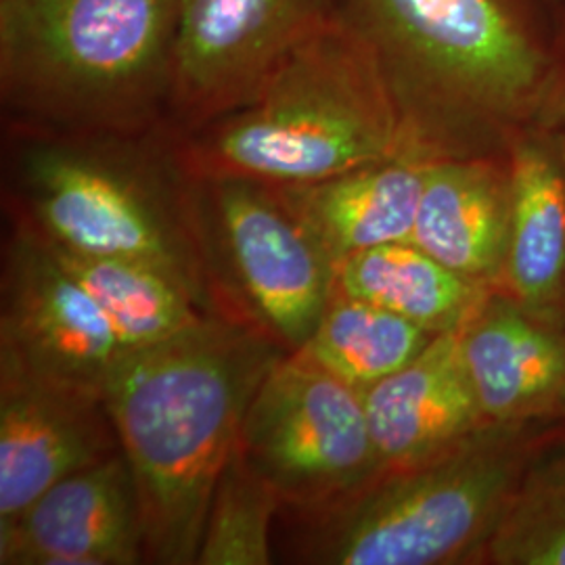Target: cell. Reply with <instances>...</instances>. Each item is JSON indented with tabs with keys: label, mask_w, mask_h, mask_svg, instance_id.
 I'll list each match as a JSON object with an SVG mask.
<instances>
[{
	"label": "cell",
	"mask_w": 565,
	"mask_h": 565,
	"mask_svg": "<svg viewBox=\"0 0 565 565\" xmlns=\"http://www.w3.org/2000/svg\"><path fill=\"white\" fill-rule=\"evenodd\" d=\"M281 507L237 445L214 488L195 565L273 564V527Z\"/></svg>",
	"instance_id": "obj_22"
},
{
	"label": "cell",
	"mask_w": 565,
	"mask_h": 565,
	"mask_svg": "<svg viewBox=\"0 0 565 565\" xmlns=\"http://www.w3.org/2000/svg\"><path fill=\"white\" fill-rule=\"evenodd\" d=\"M141 503L124 452L76 471L0 524V565H139Z\"/></svg>",
	"instance_id": "obj_12"
},
{
	"label": "cell",
	"mask_w": 565,
	"mask_h": 565,
	"mask_svg": "<svg viewBox=\"0 0 565 565\" xmlns=\"http://www.w3.org/2000/svg\"><path fill=\"white\" fill-rule=\"evenodd\" d=\"M551 424H488L422 463L385 469L296 524L291 557L312 565H480Z\"/></svg>",
	"instance_id": "obj_6"
},
{
	"label": "cell",
	"mask_w": 565,
	"mask_h": 565,
	"mask_svg": "<svg viewBox=\"0 0 565 565\" xmlns=\"http://www.w3.org/2000/svg\"><path fill=\"white\" fill-rule=\"evenodd\" d=\"M42 242L102 306L130 352L168 342L210 317L177 277L156 264Z\"/></svg>",
	"instance_id": "obj_19"
},
{
	"label": "cell",
	"mask_w": 565,
	"mask_h": 565,
	"mask_svg": "<svg viewBox=\"0 0 565 565\" xmlns=\"http://www.w3.org/2000/svg\"><path fill=\"white\" fill-rule=\"evenodd\" d=\"M333 289L382 306L436 335L461 329L492 291L448 268L413 239L350 256L335 270Z\"/></svg>",
	"instance_id": "obj_18"
},
{
	"label": "cell",
	"mask_w": 565,
	"mask_h": 565,
	"mask_svg": "<svg viewBox=\"0 0 565 565\" xmlns=\"http://www.w3.org/2000/svg\"><path fill=\"white\" fill-rule=\"evenodd\" d=\"M182 0H0L2 126L172 130Z\"/></svg>",
	"instance_id": "obj_4"
},
{
	"label": "cell",
	"mask_w": 565,
	"mask_h": 565,
	"mask_svg": "<svg viewBox=\"0 0 565 565\" xmlns=\"http://www.w3.org/2000/svg\"><path fill=\"white\" fill-rule=\"evenodd\" d=\"M4 216L65 249L156 264L216 315L174 132L63 135L2 126Z\"/></svg>",
	"instance_id": "obj_3"
},
{
	"label": "cell",
	"mask_w": 565,
	"mask_h": 565,
	"mask_svg": "<svg viewBox=\"0 0 565 565\" xmlns=\"http://www.w3.org/2000/svg\"><path fill=\"white\" fill-rule=\"evenodd\" d=\"M511 216L507 156L425 166L413 242L471 281L499 289Z\"/></svg>",
	"instance_id": "obj_16"
},
{
	"label": "cell",
	"mask_w": 565,
	"mask_h": 565,
	"mask_svg": "<svg viewBox=\"0 0 565 565\" xmlns=\"http://www.w3.org/2000/svg\"><path fill=\"white\" fill-rule=\"evenodd\" d=\"M0 348L44 377L105 394L130 354L102 306L25 224L7 218Z\"/></svg>",
	"instance_id": "obj_10"
},
{
	"label": "cell",
	"mask_w": 565,
	"mask_h": 565,
	"mask_svg": "<svg viewBox=\"0 0 565 565\" xmlns=\"http://www.w3.org/2000/svg\"><path fill=\"white\" fill-rule=\"evenodd\" d=\"M480 565H565V448L530 465Z\"/></svg>",
	"instance_id": "obj_21"
},
{
	"label": "cell",
	"mask_w": 565,
	"mask_h": 565,
	"mask_svg": "<svg viewBox=\"0 0 565 565\" xmlns=\"http://www.w3.org/2000/svg\"><path fill=\"white\" fill-rule=\"evenodd\" d=\"M541 4L551 13V18L555 20V23H559V21L564 20L565 0H541Z\"/></svg>",
	"instance_id": "obj_24"
},
{
	"label": "cell",
	"mask_w": 565,
	"mask_h": 565,
	"mask_svg": "<svg viewBox=\"0 0 565 565\" xmlns=\"http://www.w3.org/2000/svg\"><path fill=\"white\" fill-rule=\"evenodd\" d=\"M371 438L382 469L422 463L488 425L465 371L459 329L364 390Z\"/></svg>",
	"instance_id": "obj_14"
},
{
	"label": "cell",
	"mask_w": 565,
	"mask_h": 565,
	"mask_svg": "<svg viewBox=\"0 0 565 565\" xmlns=\"http://www.w3.org/2000/svg\"><path fill=\"white\" fill-rule=\"evenodd\" d=\"M511 216L499 291L565 324V145L532 126L507 151Z\"/></svg>",
	"instance_id": "obj_15"
},
{
	"label": "cell",
	"mask_w": 565,
	"mask_h": 565,
	"mask_svg": "<svg viewBox=\"0 0 565 565\" xmlns=\"http://www.w3.org/2000/svg\"><path fill=\"white\" fill-rule=\"evenodd\" d=\"M174 147L189 177L275 186L404 158L384 76L342 13L282 61L249 102L174 135Z\"/></svg>",
	"instance_id": "obj_5"
},
{
	"label": "cell",
	"mask_w": 565,
	"mask_h": 565,
	"mask_svg": "<svg viewBox=\"0 0 565 565\" xmlns=\"http://www.w3.org/2000/svg\"><path fill=\"white\" fill-rule=\"evenodd\" d=\"M193 212L216 315L260 331L287 354L302 350L335 270L277 189L193 177Z\"/></svg>",
	"instance_id": "obj_7"
},
{
	"label": "cell",
	"mask_w": 565,
	"mask_h": 565,
	"mask_svg": "<svg viewBox=\"0 0 565 565\" xmlns=\"http://www.w3.org/2000/svg\"><path fill=\"white\" fill-rule=\"evenodd\" d=\"M394 105L404 158L507 156L536 126L557 23L541 0H340Z\"/></svg>",
	"instance_id": "obj_1"
},
{
	"label": "cell",
	"mask_w": 565,
	"mask_h": 565,
	"mask_svg": "<svg viewBox=\"0 0 565 565\" xmlns=\"http://www.w3.org/2000/svg\"><path fill=\"white\" fill-rule=\"evenodd\" d=\"M338 13L340 0H182L172 132L245 105Z\"/></svg>",
	"instance_id": "obj_9"
},
{
	"label": "cell",
	"mask_w": 565,
	"mask_h": 565,
	"mask_svg": "<svg viewBox=\"0 0 565 565\" xmlns=\"http://www.w3.org/2000/svg\"><path fill=\"white\" fill-rule=\"evenodd\" d=\"M425 166L422 160L392 158L323 181L273 186L338 270L364 249L413 237Z\"/></svg>",
	"instance_id": "obj_17"
},
{
	"label": "cell",
	"mask_w": 565,
	"mask_h": 565,
	"mask_svg": "<svg viewBox=\"0 0 565 565\" xmlns=\"http://www.w3.org/2000/svg\"><path fill=\"white\" fill-rule=\"evenodd\" d=\"M465 371L488 424L565 419V324L492 289L459 329Z\"/></svg>",
	"instance_id": "obj_13"
},
{
	"label": "cell",
	"mask_w": 565,
	"mask_h": 565,
	"mask_svg": "<svg viewBox=\"0 0 565 565\" xmlns=\"http://www.w3.org/2000/svg\"><path fill=\"white\" fill-rule=\"evenodd\" d=\"M436 338L382 306L333 289L298 354L364 392L415 361Z\"/></svg>",
	"instance_id": "obj_20"
},
{
	"label": "cell",
	"mask_w": 565,
	"mask_h": 565,
	"mask_svg": "<svg viewBox=\"0 0 565 565\" xmlns=\"http://www.w3.org/2000/svg\"><path fill=\"white\" fill-rule=\"evenodd\" d=\"M536 126L545 128L565 145V18L557 23L551 78Z\"/></svg>",
	"instance_id": "obj_23"
},
{
	"label": "cell",
	"mask_w": 565,
	"mask_h": 565,
	"mask_svg": "<svg viewBox=\"0 0 565 565\" xmlns=\"http://www.w3.org/2000/svg\"><path fill=\"white\" fill-rule=\"evenodd\" d=\"M239 450L289 513L335 505L384 471L363 392L298 352L282 354L256 390Z\"/></svg>",
	"instance_id": "obj_8"
},
{
	"label": "cell",
	"mask_w": 565,
	"mask_h": 565,
	"mask_svg": "<svg viewBox=\"0 0 565 565\" xmlns=\"http://www.w3.org/2000/svg\"><path fill=\"white\" fill-rule=\"evenodd\" d=\"M118 452L103 394L53 382L0 348V524L63 478Z\"/></svg>",
	"instance_id": "obj_11"
},
{
	"label": "cell",
	"mask_w": 565,
	"mask_h": 565,
	"mask_svg": "<svg viewBox=\"0 0 565 565\" xmlns=\"http://www.w3.org/2000/svg\"><path fill=\"white\" fill-rule=\"evenodd\" d=\"M282 354L260 331L210 315L130 352L109 377L103 396L139 492L147 564L198 562L247 406Z\"/></svg>",
	"instance_id": "obj_2"
}]
</instances>
